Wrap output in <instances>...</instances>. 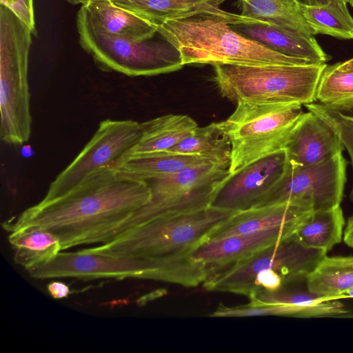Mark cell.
Returning a JSON list of instances; mask_svg holds the SVG:
<instances>
[{"label": "cell", "instance_id": "6da1fadb", "mask_svg": "<svg viewBox=\"0 0 353 353\" xmlns=\"http://www.w3.org/2000/svg\"><path fill=\"white\" fill-rule=\"evenodd\" d=\"M150 198L146 182L118 168L104 167L65 193L43 198L3 228L9 233L28 227L46 229L59 238L61 250L103 244Z\"/></svg>", "mask_w": 353, "mask_h": 353}, {"label": "cell", "instance_id": "7a4b0ae2", "mask_svg": "<svg viewBox=\"0 0 353 353\" xmlns=\"http://www.w3.org/2000/svg\"><path fill=\"white\" fill-rule=\"evenodd\" d=\"M156 28L157 33L178 50L183 65L312 63L277 52L242 36L228 23L205 16L169 20Z\"/></svg>", "mask_w": 353, "mask_h": 353}, {"label": "cell", "instance_id": "3957f363", "mask_svg": "<svg viewBox=\"0 0 353 353\" xmlns=\"http://www.w3.org/2000/svg\"><path fill=\"white\" fill-rule=\"evenodd\" d=\"M35 279L76 278L83 280L139 279L185 288L202 285L208 268L190 256L134 258L89 251L60 252L48 262L28 271Z\"/></svg>", "mask_w": 353, "mask_h": 353}, {"label": "cell", "instance_id": "277c9868", "mask_svg": "<svg viewBox=\"0 0 353 353\" xmlns=\"http://www.w3.org/2000/svg\"><path fill=\"white\" fill-rule=\"evenodd\" d=\"M235 212L209 206L161 216L135 226L114 239L89 251L134 258L190 256Z\"/></svg>", "mask_w": 353, "mask_h": 353}, {"label": "cell", "instance_id": "5b68a950", "mask_svg": "<svg viewBox=\"0 0 353 353\" xmlns=\"http://www.w3.org/2000/svg\"><path fill=\"white\" fill-rule=\"evenodd\" d=\"M212 65L214 81L220 93L231 101L306 105L316 101L317 86L327 64Z\"/></svg>", "mask_w": 353, "mask_h": 353}, {"label": "cell", "instance_id": "8992f818", "mask_svg": "<svg viewBox=\"0 0 353 353\" xmlns=\"http://www.w3.org/2000/svg\"><path fill=\"white\" fill-rule=\"evenodd\" d=\"M30 28L0 3V135L5 143L21 145L31 133L28 55Z\"/></svg>", "mask_w": 353, "mask_h": 353}, {"label": "cell", "instance_id": "52a82bcc", "mask_svg": "<svg viewBox=\"0 0 353 353\" xmlns=\"http://www.w3.org/2000/svg\"><path fill=\"white\" fill-rule=\"evenodd\" d=\"M301 105L296 103L237 101L234 112L223 121L232 145L230 172L284 150L303 113Z\"/></svg>", "mask_w": 353, "mask_h": 353}, {"label": "cell", "instance_id": "ba28073f", "mask_svg": "<svg viewBox=\"0 0 353 353\" xmlns=\"http://www.w3.org/2000/svg\"><path fill=\"white\" fill-rule=\"evenodd\" d=\"M77 28L80 46L103 71L130 77L153 76L184 66L178 50L164 39L137 41L99 30L84 5L77 14Z\"/></svg>", "mask_w": 353, "mask_h": 353}, {"label": "cell", "instance_id": "9c48e42d", "mask_svg": "<svg viewBox=\"0 0 353 353\" xmlns=\"http://www.w3.org/2000/svg\"><path fill=\"white\" fill-rule=\"evenodd\" d=\"M326 253L304 245L293 233L246 259L210 270L202 286L208 291L248 296L258 272H276L282 278L283 285L298 283L305 280Z\"/></svg>", "mask_w": 353, "mask_h": 353}, {"label": "cell", "instance_id": "30bf717a", "mask_svg": "<svg viewBox=\"0 0 353 353\" xmlns=\"http://www.w3.org/2000/svg\"><path fill=\"white\" fill-rule=\"evenodd\" d=\"M230 174L228 167L204 163L145 181L151 191L150 201L117 229L110 241L154 219L209 207L216 188Z\"/></svg>", "mask_w": 353, "mask_h": 353}, {"label": "cell", "instance_id": "8fae6325", "mask_svg": "<svg viewBox=\"0 0 353 353\" xmlns=\"http://www.w3.org/2000/svg\"><path fill=\"white\" fill-rule=\"evenodd\" d=\"M346 166L342 153L308 167L287 160L280 178L254 208L288 203L314 212L340 205Z\"/></svg>", "mask_w": 353, "mask_h": 353}, {"label": "cell", "instance_id": "7c38bea8", "mask_svg": "<svg viewBox=\"0 0 353 353\" xmlns=\"http://www.w3.org/2000/svg\"><path fill=\"white\" fill-rule=\"evenodd\" d=\"M141 134V123L135 121H101L81 152L51 182L44 199L65 193L96 170L104 167L117 168L137 145Z\"/></svg>", "mask_w": 353, "mask_h": 353}, {"label": "cell", "instance_id": "4fadbf2b", "mask_svg": "<svg viewBox=\"0 0 353 353\" xmlns=\"http://www.w3.org/2000/svg\"><path fill=\"white\" fill-rule=\"evenodd\" d=\"M286 163L281 150L230 173L216 188L210 206L234 212L254 208L280 178Z\"/></svg>", "mask_w": 353, "mask_h": 353}, {"label": "cell", "instance_id": "5bb4252c", "mask_svg": "<svg viewBox=\"0 0 353 353\" xmlns=\"http://www.w3.org/2000/svg\"><path fill=\"white\" fill-rule=\"evenodd\" d=\"M226 0H112L117 6L127 10L155 25L166 21L195 16H205L223 21L230 26L261 24L258 20L241 14L225 11L221 5Z\"/></svg>", "mask_w": 353, "mask_h": 353}, {"label": "cell", "instance_id": "9a60e30c", "mask_svg": "<svg viewBox=\"0 0 353 353\" xmlns=\"http://www.w3.org/2000/svg\"><path fill=\"white\" fill-rule=\"evenodd\" d=\"M344 149L334 129L319 115L308 110L297 122L284 150L289 163L308 167L341 154Z\"/></svg>", "mask_w": 353, "mask_h": 353}, {"label": "cell", "instance_id": "2e32d148", "mask_svg": "<svg viewBox=\"0 0 353 353\" xmlns=\"http://www.w3.org/2000/svg\"><path fill=\"white\" fill-rule=\"evenodd\" d=\"M292 228H275L258 232L208 240L199 245L191 258L208 267L219 269L249 257L259 250L293 234Z\"/></svg>", "mask_w": 353, "mask_h": 353}, {"label": "cell", "instance_id": "e0dca14e", "mask_svg": "<svg viewBox=\"0 0 353 353\" xmlns=\"http://www.w3.org/2000/svg\"><path fill=\"white\" fill-rule=\"evenodd\" d=\"M310 212L311 211L307 209L288 203L239 211L216 229L208 240L251 234L275 228H292L296 230Z\"/></svg>", "mask_w": 353, "mask_h": 353}, {"label": "cell", "instance_id": "ac0fdd59", "mask_svg": "<svg viewBox=\"0 0 353 353\" xmlns=\"http://www.w3.org/2000/svg\"><path fill=\"white\" fill-rule=\"evenodd\" d=\"M230 26L242 36L289 57L320 63L331 59L314 35L261 24Z\"/></svg>", "mask_w": 353, "mask_h": 353}, {"label": "cell", "instance_id": "d6986e66", "mask_svg": "<svg viewBox=\"0 0 353 353\" xmlns=\"http://www.w3.org/2000/svg\"><path fill=\"white\" fill-rule=\"evenodd\" d=\"M255 304H281L288 309L289 316L349 317L351 312L337 299H326L307 290L292 288L291 284L282 285L274 291H261L249 298Z\"/></svg>", "mask_w": 353, "mask_h": 353}, {"label": "cell", "instance_id": "ffe728a7", "mask_svg": "<svg viewBox=\"0 0 353 353\" xmlns=\"http://www.w3.org/2000/svg\"><path fill=\"white\" fill-rule=\"evenodd\" d=\"M94 27L103 32L137 41L151 39L156 25L115 5L112 0H89L85 6Z\"/></svg>", "mask_w": 353, "mask_h": 353}, {"label": "cell", "instance_id": "44dd1931", "mask_svg": "<svg viewBox=\"0 0 353 353\" xmlns=\"http://www.w3.org/2000/svg\"><path fill=\"white\" fill-rule=\"evenodd\" d=\"M141 125L140 139L130 153L166 152L198 128L191 117L181 114L159 117L142 123Z\"/></svg>", "mask_w": 353, "mask_h": 353}, {"label": "cell", "instance_id": "7402d4cb", "mask_svg": "<svg viewBox=\"0 0 353 353\" xmlns=\"http://www.w3.org/2000/svg\"><path fill=\"white\" fill-rule=\"evenodd\" d=\"M204 163H211L196 155L166 152L130 153L119 162L117 168L145 182Z\"/></svg>", "mask_w": 353, "mask_h": 353}, {"label": "cell", "instance_id": "603a6c76", "mask_svg": "<svg viewBox=\"0 0 353 353\" xmlns=\"http://www.w3.org/2000/svg\"><path fill=\"white\" fill-rule=\"evenodd\" d=\"M14 261L29 271L44 264L61 252L59 238L41 228H23L9 233Z\"/></svg>", "mask_w": 353, "mask_h": 353}, {"label": "cell", "instance_id": "cb8c5ba5", "mask_svg": "<svg viewBox=\"0 0 353 353\" xmlns=\"http://www.w3.org/2000/svg\"><path fill=\"white\" fill-rule=\"evenodd\" d=\"M166 152L196 155L211 163L230 168L232 145L221 121L198 127Z\"/></svg>", "mask_w": 353, "mask_h": 353}, {"label": "cell", "instance_id": "d4e9b609", "mask_svg": "<svg viewBox=\"0 0 353 353\" xmlns=\"http://www.w3.org/2000/svg\"><path fill=\"white\" fill-rule=\"evenodd\" d=\"M241 14L268 26L314 35L302 12L301 0H239Z\"/></svg>", "mask_w": 353, "mask_h": 353}, {"label": "cell", "instance_id": "484cf974", "mask_svg": "<svg viewBox=\"0 0 353 353\" xmlns=\"http://www.w3.org/2000/svg\"><path fill=\"white\" fill-rule=\"evenodd\" d=\"M307 290L326 299L343 298L353 287V256H324L307 276Z\"/></svg>", "mask_w": 353, "mask_h": 353}, {"label": "cell", "instance_id": "4316f807", "mask_svg": "<svg viewBox=\"0 0 353 353\" xmlns=\"http://www.w3.org/2000/svg\"><path fill=\"white\" fill-rule=\"evenodd\" d=\"M344 225L343 210L338 205L310 212L294 233L304 245L327 252L341 241Z\"/></svg>", "mask_w": 353, "mask_h": 353}, {"label": "cell", "instance_id": "83f0119b", "mask_svg": "<svg viewBox=\"0 0 353 353\" xmlns=\"http://www.w3.org/2000/svg\"><path fill=\"white\" fill-rule=\"evenodd\" d=\"M347 4L339 0L321 6H309L301 2V9L314 35L320 34L353 40V17Z\"/></svg>", "mask_w": 353, "mask_h": 353}, {"label": "cell", "instance_id": "f1b7e54d", "mask_svg": "<svg viewBox=\"0 0 353 353\" xmlns=\"http://www.w3.org/2000/svg\"><path fill=\"white\" fill-rule=\"evenodd\" d=\"M321 104L340 111H353V72L340 70L337 64L324 69L316 92Z\"/></svg>", "mask_w": 353, "mask_h": 353}, {"label": "cell", "instance_id": "f546056e", "mask_svg": "<svg viewBox=\"0 0 353 353\" xmlns=\"http://www.w3.org/2000/svg\"><path fill=\"white\" fill-rule=\"evenodd\" d=\"M307 109L321 117L336 132L350 155L353 172V116L327 108L321 103L305 105ZM350 196L353 199V181Z\"/></svg>", "mask_w": 353, "mask_h": 353}, {"label": "cell", "instance_id": "4dcf8cb0", "mask_svg": "<svg viewBox=\"0 0 353 353\" xmlns=\"http://www.w3.org/2000/svg\"><path fill=\"white\" fill-rule=\"evenodd\" d=\"M258 316H288L285 307L281 304H255L227 306L220 303L217 308L209 314L211 317H246Z\"/></svg>", "mask_w": 353, "mask_h": 353}, {"label": "cell", "instance_id": "1f68e13d", "mask_svg": "<svg viewBox=\"0 0 353 353\" xmlns=\"http://www.w3.org/2000/svg\"><path fill=\"white\" fill-rule=\"evenodd\" d=\"M0 3L11 9L37 35L33 0H0Z\"/></svg>", "mask_w": 353, "mask_h": 353}, {"label": "cell", "instance_id": "d6a6232c", "mask_svg": "<svg viewBox=\"0 0 353 353\" xmlns=\"http://www.w3.org/2000/svg\"><path fill=\"white\" fill-rule=\"evenodd\" d=\"M47 290L50 296L54 299H62L68 297L71 293L69 286L59 281H52L47 285Z\"/></svg>", "mask_w": 353, "mask_h": 353}, {"label": "cell", "instance_id": "836d02e7", "mask_svg": "<svg viewBox=\"0 0 353 353\" xmlns=\"http://www.w3.org/2000/svg\"><path fill=\"white\" fill-rule=\"evenodd\" d=\"M343 239L347 245L351 247L353 244V214L348 219L347 225L344 231Z\"/></svg>", "mask_w": 353, "mask_h": 353}, {"label": "cell", "instance_id": "e575fe53", "mask_svg": "<svg viewBox=\"0 0 353 353\" xmlns=\"http://www.w3.org/2000/svg\"><path fill=\"white\" fill-rule=\"evenodd\" d=\"M335 1V0H301V1L309 6H324L330 2ZM339 1H343L347 3H349V0H339Z\"/></svg>", "mask_w": 353, "mask_h": 353}, {"label": "cell", "instance_id": "d590c367", "mask_svg": "<svg viewBox=\"0 0 353 353\" xmlns=\"http://www.w3.org/2000/svg\"><path fill=\"white\" fill-rule=\"evenodd\" d=\"M338 68L344 72H353V58L344 62L336 63Z\"/></svg>", "mask_w": 353, "mask_h": 353}, {"label": "cell", "instance_id": "8d00e7d4", "mask_svg": "<svg viewBox=\"0 0 353 353\" xmlns=\"http://www.w3.org/2000/svg\"><path fill=\"white\" fill-rule=\"evenodd\" d=\"M72 5L81 4L85 6L89 0H66Z\"/></svg>", "mask_w": 353, "mask_h": 353}, {"label": "cell", "instance_id": "74e56055", "mask_svg": "<svg viewBox=\"0 0 353 353\" xmlns=\"http://www.w3.org/2000/svg\"><path fill=\"white\" fill-rule=\"evenodd\" d=\"M343 298H353V287L348 289L343 295Z\"/></svg>", "mask_w": 353, "mask_h": 353}, {"label": "cell", "instance_id": "f35d334b", "mask_svg": "<svg viewBox=\"0 0 353 353\" xmlns=\"http://www.w3.org/2000/svg\"><path fill=\"white\" fill-rule=\"evenodd\" d=\"M349 3L353 7V0H349Z\"/></svg>", "mask_w": 353, "mask_h": 353}, {"label": "cell", "instance_id": "ab89813d", "mask_svg": "<svg viewBox=\"0 0 353 353\" xmlns=\"http://www.w3.org/2000/svg\"><path fill=\"white\" fill-rule=\"evenodd\" d=\"M351 247H352V248H353V244L352 245V246H351Z\"/></svg>", "mask_w": 353, "mask_h": 353}]
</instances>
